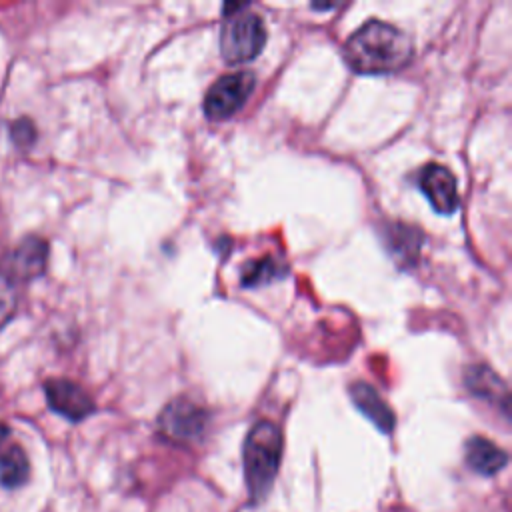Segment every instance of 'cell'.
I'll return each mask as SVG.
<instances>
[{
	"label": "cell",
	"instance_id": "9",
	"mask_svg": "<svg viewBox=\"0 0 512 512\" xmlns=\"http://www.w3.org/2000/svg\"><path fill=\"white\" fill-rule=\"evenodd\" d=\"M350 398L356 404V408L382 432H392L396 418L392 408L382 400V396L376 392L374 386L366 382H354L350 384Z\"/></svg>",
	"mask_w": 512,
	"mask_h": 512
},
{
	"label": "cell",
	"instance_id": "11",
	"mask_svg": "<svg viewBox=\"0 0 512 512\" xmlns=\"http://www.w3.org/2000/svg\"><path fill=\"white\" fill-rule=\"evenodd\" d=\"M48 262V242L40 236H26L12 254V272L20 280L42 276Z\"/></svg>",
	"mask_w": 512,
	"mask_h": 512
},
{
	"label": "cell",
	"instance_id": "3",
	"mask_svg": "<svg viewBox=\"0 0 512 512\" xmlns=\"http://www.w3.org/2000/svg\"><path fill=\"white\" fill-rule=\"evenodd\" d=\"M250 4H224L220 54L228 64H244L256 58L266 44L264 20L248 10Z\"/></svg>",
	"mask_w": 512,
	"mask_h": 512
},
{
	"label": "cell",
	"instance_id": "7",
	"mask_svg": "<svg viewBox=\"0 0 512 512\" xmlns=\"http://www.w3.org/2000/svg\"><path fill=\"white\" fill-rule=\"evenodd\" d=\"M418 186L438 214H452L460 204L456 178L452 172L436 162L426 164L418 174Z\"/></svg>",
	"mask_w": 512,
	"mask_h": 512
},
{
	"label": "cell",
	"instance_id": "16",
	"mask_svg": "<svg viewBox=\"0 0 512 512\" xmlns=\"http://www.w3.org/2000/svg\"><path fill=\"white\" fill-rule=\"evenodd\" d=\"M10 136L16 146H30L36 140V128L30 118H18L10 124Z\"/></svg>",
	"mask_w": 512,
	"mask_h": 512
},
{
	"label": "cell",
	"instance_id": "14",
	"mask_svg": "<svg viewBox=\"0 0 512 512\" xmlns=\"http://www.w3.org/2000/svg\"><path fill=\"white\" fill-rule=\"evenodd\" d=\"M392 240V246H394V252L400 254L402 258H410V254L406 252V246H410V250L418 252L420 244H422V236H420V230L418 228H410V226H396L394 228V234L390 236Z\"/></svg>",
	"mask_w": 512,
	"mask_h": 512
},
{
	"label": "cell",
	"instance_id": "2",
	"mask_svg": "<svg viewBox=\"0 0 512 512\" xmlns=\"http://www.w3.org/2000/svg\"><path fill=\"white\" fill-rule=\"evenodd\" d=\"M282 456V432L270 420L256 422L244 440V478L252 500H262L278 472Z\"/></svg>",
	"mask_w": 512,
	"mask_h": 512
},
{
	"label": "cell",
	"instance_id": "1",
	"mask_svg": "<svg viewBox=\"0 0 512 512\" xmlns=\"http://www.w3.org/2000/svg\"><path fill=\"white\" fill-rule=\"evenodd\" d=\"M414 56L412 38L384 20H368L344 44V60L358 74H390Z\"/></svg>",
	"mask_w": 512,
	"mask_h": 512
},
{
	"label": "cell",
	"instance_id": "10",
	"mask_svg": "<svg viewBox=\"0 0 512 512\" xmlns=\"http://www.w3.org/2000/svg\"><path fill=\"white\" fill-rule=\"evenodd\" d=\"M464 384L466 388L478 396L484 398L488 402L500 404L504 414L508 416V390L506 384L502 382V378L486 364H476V366H468L464 372Z\"/></svg>",
	"mask_w": 512,
	"mask_h": 512
},
{
	"label": "cell",
	"instance_id": "6",
	"mask_svg": "<svg viewBox=\"0 0 512 512\" xmlns=\"http://www.w3.org/2000/svg\"><path fill=\"white\" fill-rule=\"evenodd\" d=\"M48 406L70 422H80L94 412V400L76 382L66 378H50L44 384Z\"/></svg>",
	"mask_w": 512,
	"mask_h": 512
},
{
	"label": "cell",
	"instance_id": "15",
	"mask_svg": "<svg viewBox=\"0 0 512 512\" xmlns=\"http://www.w3.org/2000/svg\"><path fill=\"white\" fill-rule=\"evenodd\" d=\"M14 308H16V294H14L12 282L6 274H0V326L6 324Z\"/></svg>",
	"mask_w": 512,
	"mask_h": 512
},
{
	"label": "cell",
	"instance_id": "5",
	"mask_svg": "<svg viewBox=\"0 0 512 512\" xmlns=\"http://www.w3.org/2000/svg\"><path fill=\"white\" fill-rule=\"evenodd\" d=\"M208 424V412L190 398H174L158 416L160 432L172 442L198 440Z\"/></svg>",
	"mask_w": 512,
	"mask_h": 512
},
{
	"label": "cell",
	"instance_id": "4",
	"mask_svg": "<svg viewBox=\"0 0 512 512\" xmlns=\"http://www.w3.org/2000/svg\"><path fill=\"white\" fill-rule=\"evenodd\" d=\"M256 86V76L250 70L220 76L204 96V114L210 120H226L234 116L248 100Z\"/></svg>",
	"mask_w": 512,
	"mask_h": 512
},
{
	"label": "cell",
	"instance_id": "13",
	"mask_svg": "<svg viewBox=\"0 0 512 512\" xmlns=\"http://www.w3.org/2000/svg\"><path fill=\"white\" fill-rule=\"evenodd\" d=\"M286 272H288L286 266L278 258L266 254L262 258L248 260L242 266V270H240V284L244 288H258V286L270 284V282H274L278 278H284Z\"/></svg>",
	"mask_w": 512,
	"mask_h": 512
},
{
	"label": "cell",
	"instance_id": "12",
	"mask_svg": "<svg viewBox=\"0 0 512 512\" xmlns=\"http://www.w3.org/2000/svg\"><path fill=\"white\" fill-rule=\"evenodd\" d=\"M464 454L466 464L484 476H492L508 464V454L484 436H472L464 446Z\"/></svg>",
	"mask_w": 512,
	"mask_h": 512
},
{
	"label": "cell",
	"instance_id": "8",
	"mask_svg": "<svg viewBox=\"0 0 512 512\" xmlns=\"http://www.w3.org/2000/svg\"><path fill=\"white\" fill-rule=\"evenodd\" d=\"M30 474L26 452L10 440V428L0 422V484L4 488H20Z\"/></svg>",
	"mask_w": 512,
	"mask_h": 512
}]
</instances>
